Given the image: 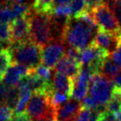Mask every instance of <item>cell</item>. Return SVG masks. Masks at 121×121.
Masks as SVG:
<instances>
[{
  "label": "cell",
  "instance_id": "27",
  "mask_svg": "<svg viewBox=\"0 0 121 121\" xmlns=\"http://www.w3.org/2000/svg\"><path fill=\"white\" fill-rule=\"evenodd\" d=\"M0 42L11 43V30L7 23H0Z\"/></svg>",
  "mask_w": 121,
  "mask_h": 121
},
{
  "label": "cell",
  "instance_id": "38",
  "mask_svg": "<svg viewBox=\"0 0 121 121\" xmlns=\"http://www.w3.org/2000/svg\"><path fill=\"white\" fill-rule=\"evenodd\" d=\"M117 121H121V107L119 111H118V113L117 114Z\"/></svg>",
  "mask_w": 121,
  "mask_h": 121
},
{
  "label": "cell",
  "instance_id": "30",
  "mask_svg": "<svg viewBox=\"0 0 121 121\" xmlns=\"http://www.w3.org/2000/svg\"><path fill=\"white\" fill-rule=\"evenodd\" d=\"M97 121H117V116L107 110L100 111L98 114Z\"/></svg>",
  "mask_w": 121,
  "mask_h": 121
},
{
  "label": "cell",
  "instance_id": "10",
  "mask_svg": "<svg viewBox=\"0 0 121 121\" xmlns=\"http://www.w3.org/2000/svg\"><path fill=\"white\" fill-rule=\"evenodd\" d=\"M94 44L102 49L109 52L110 54L113 53L121 43L120 33H111L102 30H98L94 38Z\"/></svg>",
  "mask_w": 121,
  "mask_h": 121
},
{
  "label": "cell",
  "instance_id": "13",
  "mask_svg": "<svg viewBox=\"0 0 121 121\" xmlns=\"http://www.w3.org/2000/svg\"><path fill=\"white\" fill-rule=\"evenodd\" d=\"M54 69H55V72L63 74L69 78H73L78 74L81 69V64L79 62L75 61L63 55L54 66Z\"/></svg>",
  "mask_w": 121,
  "mask_h": 121
},
{
  "label": "cell",
  "instance_id": "24",
  "mask_svg": "<svg viewBox=\"0 0 121 121\" xmlns=\"http://www.w3.org/2000/svg\"><path fill=\"white\" fill-rule=\"evenodd\" d=\"M69 6L71 8L72 16H77L81 13L86 11L85 0H71Z\"/></svg>",
  "mask_w": 121,
  "mask_h": 121
},
{
  "label": "cell",
  "instance_id": "9",
  "mask_svg": "<svg viewBox=\"0 0 121 121\" xmlns=\"http://www.w3.org/2000/svg\"><path fill=\"white\" fill-rule=\"evenodd\" d=\"M30 14L15 19L10 23L11 44H19L30 40Z\"/></svg>",
  "mask_w": 121,
  "mask_h": 121
},
{
  "label": "cell",
  "instance_id": "4",
  "mask_svg": "<svg viewBox=\"0 0 121 121\" xmlns=\"http://www.w3.org/2000/svg\"><path fill=\"white\" fill-rule=\"evenodd\" d=\"M25 111L31 121L55 119L54 111L50 102V96L45 93H33Z\"/></svg>",
  "mask_w": 121,
  "mask_h": 121
},
{
  "label": "cell",
  "instance_id": "15",
  "mask_svg": "<svg viewBox=\"0 0 121 121\" xmlns=\"http://www.w3.org/2000/svg\"><path fill=\"white\" fill-rule=\"evenodd\" d=\"M120 71L121 69L110 59V57H109L102 65L101 74L106 77L107 78H109L110 80H111L114 79Z\"/></svg>",
  "mask_w": 121,
  "mask_h": 121
},
{
  "label": "cell",
  "instance_id": "29",
  "mask_svg": "<svg viewBox=\"0 0 121 121\" xmlns=\"http://www.w3.org/2000/svg\"><path fill=\"white\" fill-rule=\"evenodd\" d=\"M65 56H67L68 58L71 59V60H75V61H78L79 62V59H80V51H78L76 48H73L71 46H69L67 50H66V53H65Z\"/></svg>",
  "mask_w": 121,
  "mask_h": 121
},
{
  "label": "cell",
  "instance_id": "37",
  "mask_svg": "<svg viewBox=\"0 0 121 121\" xmlns=\"http://www.w3.org/2000/svg\"><path fill=\"white\" fill-rule=\"evenodd\" d=\"M4 3H12V4H23L24 0H4Z\"/></svg>",
  "mask_w": 121,
  "mask_h": 121
},
{
  "label": "cell",
  "instance_id": "26",
  "mask_svg": "<svg viewBox=\"0 0 121 121\" xmlns=\"http://www.w3.org/2000/svg\"><path fill=\"white\" fill-rule=\"evenodd\" d=\"M14 111L5 104H0V121H12Z\"/></svg>",
  "mask_w": 121,
  "mask_h": 121
},
{
  "label": "cell",
  "instance_id": "7",
  "mask_svg": "<svg viewBox=\"0 0 121 121\" xmlns=\"http://www.w3.org/2000/svg\"><path fill=\"white\" fill-rule=\"evenodd\" d=\"M65 47L61 40H53L49 42L42 48L41 62L48 68H54V66L64 55Z\"/></svg>",
  "mask_w": 121,
  "mask_h": 121
},
{
  "label": "cell",
  "instance_id": "36",
  "mask_svg": "<svg viewBox=\"0 0 121 121\" xmlns=\"http://www.w3.org/2000/svg\"><path fill=\"white\" fill-rule=\"evenodd\" d=\"M53 6L56 5H61V4H69L71 0H53Z\"/></svg>",
  "mask_w": 121,
  "mask_h": 121
},
{
  "label": "cell",
  "instance_id": "11",
  "mask_svg": "<svg viewBox=\"0 0 121 121\" xmlns=\"http://www.w3.org/2000/svg\"><path fill=\"white\" fill-rule=\"evenodd\" d=\"M31 71L32 70H30L22 65L13 63L10 66V68L7 69V71L4 74L2 80L4 81L5 86H7L9 87H15L17 86L18 82L23 77L29 75Z\"/></svg>",
  "mask_w": 121,
  "mask_h": 121
},
{
  "label": "cell",
  "instance_id": "20",
  "mask_svg": "<svg viewBox=\"0 0 121 121\" xmlns=\"http://www.w3.org/2000/svg\"><path fill=\"white\" fill-rule=\"evenodd\" d=\"M14 21L11 4L2 2L0 3V23L12 22Z\"/></svg>",
  "mask_w": 121,
  "mask_h": 121
},
{
  "label": "cell",
  "instance_id": "32",
  "mask_svg": "<svg viewBox=\"0 0 121 121\" xmlns=\"http://www.w3.org/2000/svg\"><path fill=\"white\" fill-rule=\"evenodd\" d=\"M86 2V11L90 13L93 9L96 6L100 5L101 4L103 3V0H85Z\"/></svg>",
  "mask_w": 121,
  "mask_h": 121
},
{
  "label": "cell",
  "instance_id": "23",
  "mask_svg": "<svg viewBox=\"0 0 121 121\" xmlns=\"http://www.w3.org/2000/svg\"><path fill=\"white\" fill-rule=\"evenodd\" d=\"M34 72L36 75H38L41 79H43L45 82L52 81V69L45 65H38L34 69Z\"/></svg>",
  "mask_w": 121,
  "mask_h": 121
},
{
  "label": "cell",
  "instance_id": "16",
  "mask_svg": "<svg viewBox=\"0 0 121 121\" xmlns=\"http://www.w3.org/2000/svg\"><path fill=\"white\" fill-rule=\"evenodd\" d=\"M32 8L36 13L52 16L53 2V0H34Z\"/></svg>",
  "mask_w": 121,
  "mask_h": 121
},
{
  "label": "cell",
  "instance_id": "14",
  "mask_svg": "<svg viewBox=\"0 0 121 121\" xmlns=\"http://www.w3.org/2000/svg\"><path fill=\"white\" fill-rule=\"evenodd\" d=\"M52 85L54 91L64 94L69 98H70L73 86V79L71 78L55 72L52 78Z\"/></svg>",
  "mask_w": 121,
  "mask_h": 121
},
{
  "label": "cell",
  "instance_id": "2",
  "mask_svg": "<svg viewBox=\"0 0 121 121\" xmlns=\"http://www.w3.org/2000/svg\"><path fill=\"white\" fill-rule=\"evenodd\" d=\"M8 48L11 52L13 63L22 65L30 70H33L40 65L43 47L30 40L19 44H12Z\"/></svg>",
  "mask_w": 121,
  "mask_h": 121
},
{
  "label": "cell",
  "instance_id": "33",
  "mask_svg": "<svg viewBox=\"0 0 121 121\" xmlns=\"http://www.w3.org/2000/svg\"><path fill=\"white\" fill-rule=\"evenodd\" d=\"M8 86L0 81V104H4L7 95Z\"/></svg>",
  "mask_w": 121,
  "mask_h": 121
},
{
  "label": "cell",
  "instance_id": "40",
  "mask_svg": "<svg viewBox=\"0 0 121 121\" xmlns=\"http://www.w3.org/2000/svg\"><path fill=\"white\" fill-rule=\"evenodd\" d=\"M1 52H2V45H0V53H1Z\"/></svg>",
  "mask_w": 121,
  "mask_h": 121
},
{
  "label": "cell",
  "instance_id": "17",
  "mask_svg": "<svg viewBox=\"0 0 121 121\" xmlns=\"http://www.w3.org/2000/svg\"><path fill=\"white\" fill-rule=\"evenodd\" d=\"M13 64V58L9 48H4L0 53V81L3 79L7 69Z\"/></svg>",
  "mask_w": 121,
  "mask_h": 121
},
{
  "label": "cell",
  "instance_id": "39",
  "mask_svg": "<svg viewBox=\"0 0 121 121\" xmlns=\"http://www.w3.org/2000/svg\"><path fill=\"white\" fill-rule=\"evenodd\" d=\"M47 121H59V120H57V119H49V120Z\"/></svg>",
  "mask_w": 121,
  "mask_h": 121
},
{
  "label": "cell",
  "instance_id": "6",
  "mask_svg": "<svg viewBox=\"0 0 121 121\" xmlns=\"http://www.w3.org/2000/svg\"><path fill=\"white\" fill-rule=\"evenodd\" d=\"M90 96L98 106L106 105L110 101L113 90V82L102 74L92 77L90 82Z\"/></svg>",
  "mask_w": 121,
  "mask_h": 121
},
{
  "label": "cell",
  "instance_id": "1",
  "mask_svg": "<svg viewBox=\"0 0 121 121\" xmlns=\"http://www.w3.org/2000/svg\"><path fill=\"white\" fill-rule=\"evenodd\" d=\"M98 30L76 17H68L61 33V41L68 43L69 46L78 51H82L94 41Z\"/></svg>",
  "mask_w": 121,
  "mask_h": 121
},
{
  "label": "cell",
  "instance_id": "31",
  "mask_svg": "<svg viewBox=\"0 0 121 121\" xmlns=\"http://www.w3.org/2000/svg\"><path fill=\"white\" fill-rule=\"evenodd\" d=\"M110 59L113 60L119 68H121V43L120 45L117 46V49L110 54Z\"/></svg>",
  "mask_w": 121,
  "mask_h": 121
},
{
  "label": "cell",
  "instance_id": "8",
  "mask_svg": "<svg viewBox=\"0 0 121 121\" xmlns=\"http://www.w3.org/2000/svg\"><path fill=\"white\" fill-rule=\"evenodd\" d=\"M93 75L86 66H81L78 74L73 78V86L70 98L78 102L86 96Z\"/></svg>",
  "mask_w": 121,
  "mask_h": 121
},
{
  "label": "cell",
  "instance_id": "3",
  "mask_svg": "<svg viewBox=\"0 0 121 121\" xmlns=\"http://www.w3.org/2000/svg\"><path fill=\"white\" fill-rule=\"evenodd\" d=\"M52 16L39 13L30 14V40L44 47L52 39L53 20Z\"/></svg>",
  "mask_w": 121,
  "mask_h": 121
},
{
  "label": "cell",
  "instance_id": "5",
  "mask_svg": "<svg viewBox=\"0 0 121 121\" xmlns=\"http://www.w3.org/2000/svg\"><path fill=\"white\" fill-rule=\"evenodd\" d=\"M90 13L99 30L111 33L121 32L120 25L107 4L102 3L94 8Z\"/></svg>",
  "mask_w": 121,
  "mask_h": 121
},
{
  "label": "cell",
  "instance_id": "34",
  "mask_svg": "<svg viewBox=\"0 0 121 121\" xmlns=\"http://www.w3.org/2000/svg\"><path fill=\"white\" fill-rule=\"evenodd\" d=\"M12 121H31L29 115L26 113V111H22L20 113H14V116L13 117Z\"/></svg>",
  "mask_w": 121,
  "mask_h": 121
},
{
  "label": "cell",
  "instance_id": "35",
  "mask_svg": "<svg viewBox=\"0 0 121 121\" xmlns=\"http://www.w3.org/2000/svg\"><path fill=\"white\" fill-rule=\"evenodd\" d=\"M113 86L117 89L121 91V71L118 73V75L113 79Z\"/></svg>",
  "mask_w": 121,
  "mask_h": 121
},
{
  "label": "cell",
  "instance_id": "28",
  "mask_svg": "<svg viewBox=\"0 0 121 121\" xmlns=\"http://www.w3.org/2000/svg\"><path fill=\"white\" fill-rule=\"evenodd\" d=\"M81 107L92 110L98 109V104L96 103V102L91 97L90 95H88V96H86L83 99V102H81Z\"/></svg>",
  "mask_w": 121,
  "mask_h": 121
},
{
  "label": "cell",
  "instance_id": "18",
  "mask_svg": "<svg viewBox=\"0 0 121 121\" xmlns=\"http://www.w3.org/2000/svg\"><path fill=\"white\" fill-rule=\"evenodd\" d=\"M19 91V99H18L17 104L15 106V113H20V112H22L24 110L29 100L31 97V94H32L31 91L26 89V88L21 89Z\"/></svg>",
  "mask_w": 121,
  "mask_h": 121
},
{
  "label": "cell",
  "instance_id": "25",
  "mask_svg": "<svg viewBox=\"0 0 121 121\" xmlns=\"http://www.w3.org/2000/svg\"><path fill=\"white\" fill-rule=\"evenodd\" d=\"M108 5L121 27V0H109Z\"/></svg>",
  "mask_w": 121,
  "mask_h": 121
},
{
  "label": "cell",
  "instance_id": "12",
  "mask_svg": "<svg viewBox=\"0 0 121 121\" xmlns=\"http://www.w3.org/2000/svg\"><path fill=\"white\" fill-rule=\"evenodd\" d=\"M81 109V103L77 101H68L56 110L55 119L59 121H74Z\"/></svg>",
  "mask_w": 121,
  "mask_h": 121
},
{
  "label": "cell",
  "instance_id": "19",
  "mask_svg": "<svg viewBox=\"0 0 121 121\" xmlns=\"http://www.w3.org/2000/svg\"><path fill=\"white\" fill-rule=\"evenodd\" d=\"M68 100L69 97L64 94H61L59 92H56V91L53 92V95L50 96V102H51V106L54 111V115L56 113V110L68 102Z\"/></svg>",
  "mask_w": 121,
  "mask_h": 121
},
{
  "label": "cell",
  "instance_id": "21",
  "mask_svg": "<svg viewBox=\"0 0 121 121\" xmlns=\"http://www.w3.org/2000/svg\"><path fill=\"white\" fill-rule=\"evenodd\" d=\"M19 94H20V91L16 86L15 87L8 86L7 95H6L4 104L7 105L8 107H10L11 109L15 108V106L17 104V102H18V99H19Z\"/></svg>",
  "mask_w": 121,
  "mask_h": 121
},
{
  "label": "cell",
  "instance_id": "22",
  "mask_svg": "<svg viewBox=\"0 0 121 121\" xmlns=\"http://www.w3.org/2000/svg\"><path fill=\"white\" fill-rule=\"evenodd\" d=\"M52 15H54L57 18H68L72 16V11L69 4H61L53 6Z\"/></svg>",
  "mask_w": 121,
  "mask_h": 121
}]
</instances>
